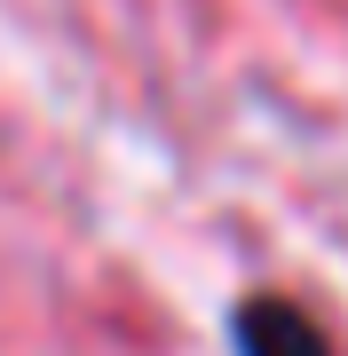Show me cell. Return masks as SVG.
Masks as SVG:
<instances>
[{
    "label": "cell",
    "instance_id": "cell-1",
    "mask_svg": "<svg viewBox=\"0 0 348 356\" xmlns=\"http://www.w3.org/2000/svg\"><path fill=\"white\" fill-rule=\"evenodd\" d=\"M238 356H333L324 348V332L301 317L293 301H277V293H254V301H238Z\"/></svg>",
    "mask_w": 348,
    "mask_h": 356
}]
</instances>
